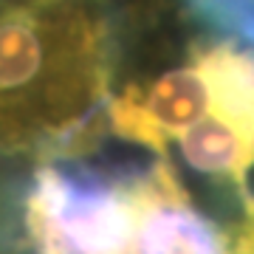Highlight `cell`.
I'll return each mask as SVG.
<instances>
[{"mask_svg": "<svg viewBox=\"0 0 254 254\" xmlns=\"http://www.w3.org/2000/svg\"><path fill=\"white\" fill-rule=\"evenodd\" d=\"M110 65V28L93 3H0V153L46 155L96 116Z\"/></svg>", "mask_w": 254, "mask_h": 254, "instance_id": "6da1fadb", "label": "cell"}, {"mask_svg": "<svg viewBox=\"0 0 254 254\" xmlns=\"http://www.w3.org/2000/svg\"><path fill=\"white\" fill-rule=\"evenodd\" d=\"M23 232L34 254H133L136 200L71 158H48L23 198Z\"/></svg>", "mask_w": 254, "mask_h": 254, "instance_id": "7a4b0ae2", "label": "cell"}, {"mask_svg": "<svg viewBox=\"0 0 254 254\" xmlns=\"http://www.w3.org/2000/svg\"><path fill=\"white\" fill-rule=\"evenodd\" d=\"M136 200L133 254H229L223 232L190 200L181 173L167 158Z\"/></svg>", "mask_w": 254, "mask_h": 254, "instance_id": "3957f363", "label": "cell"}, {"mask_svg": "<svg viewBox=\"0 0 254 254\" xmlns=\"http://www.w3.org/2000/svg\"><path fill=\"white\" fill-rule=\"evenodd\" d=\"M181 158L198 178L235 181L254 158V133L209 110L178 136Z\"/></svg>", "mask_w": 254, "mask_h": 254, "instance_id": "277c9868", "label": "cell"}]
</instances>
